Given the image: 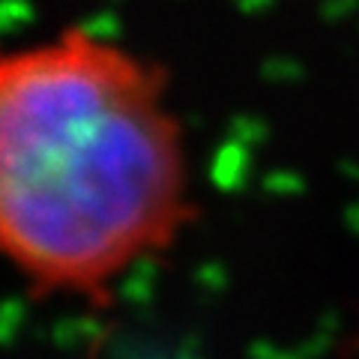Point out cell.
Segmentation results:
<instances>
[{"mask_svg":"<svg viewBox=\"0 0 359 359\" xmlns=\"http://www.w3.org/2000/svg\"><path fill=\"white\" fill-rule=\"evenodd\" d=\"M162 63L90 27L0 48V261L99 299L192 224V159Z\"/></svg>","mask_w":359,"mask_h":359,"instance_id":"obj_1","label":"cell"}]
</instances>
